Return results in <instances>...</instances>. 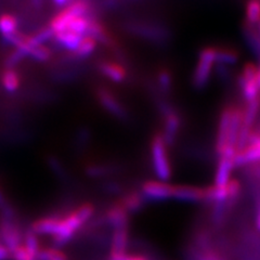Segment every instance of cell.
Wrapping results in <instances>:
<instances>
[{"instance_id":"1","label":"cell","mask_w":260,"mask_h":260,"mask_svg":"<svg viewBox=\"0 0 260 260\" xmlns=\"http://www.w3.org/2000/svg\"><path fill=\"white\" fill-rule=\"evenodd\" d=\"M151 162L155 176L160 181H167L172 177L173 169L170 164L168 144L161 134L153 138L151 143Z\"/></svg>"},{"instance_id":"2","label":"cell","mask_w":260,"mask_h":260,"mask_svg":"<svg viewBox=\"0 0 260 260\" xmlns=\"http://www.w3.org/2000/svg\"><path fill=\"white\" fill-rule=\"evenodd\" d=\"M216 63V47L207 46L199 53L197 65L192 76V85L195 89H204L209 83Z\"/></svg>"},{"instance_id":"3","label":"cell","mask_w":260,"mask_h":260,"mask_svg":"<svg viewBox=\"0 0 260 260\" xmlns=\"http://www.w3.org/2000/svg\"><path fill=\"white\" fill-rule=\"evenodd\" d=\"M241 93L246 102L258 99L260 87L258 83V68L253 63H246L239 77Z\"/></svg>"},{"instance_id":"4","label":"cell","mask_w":260,"mask_h":260,"mask_svg":"<svg viewBox=\"0 0 260 260\" xmlns=\"http://www.w3.org/2000/svg\"><path fill=\"white\" fill-rule=\"evenodd\" d=\"M24 231L25 230L22 229L19 219L0 217V240L10 253L23 244Z\"/></svg>"},{"instance_id":"5","label":"cell","mask_w":260,"mask_h":260,"mask_svg":"<svg viewBox=\"0 0 260 260\" xmlns=\"http://www.w3.org/2000/svg\"><path fill=\"white\" fill-rule=\"evenodd\" d=\"M234 108L233 105H226L219 116L216 137V152L218 156H221L226 149Z\"/></svg>"},{"instance_id":"6","label":"cell","mask_w":260,"mask_h":260,"mask_svg":"<svg viewBox=\"0 0 260 260\" xmlns=\"http://www.w3.org/2000/svg\"><path fill=\"white\" fill-rule=\"evenodd\" d=\"M257 161H260V134L253 132L245 148L235 154L234 166H245Z\"/></svg>"},{"instance_id":"7","label":"cell","mask_w":260,"mask_h":260,"mask_svg":"<svg viewBox=\"0 0 260 260\" xmlns=\"http://www.w3.org/2000/svg\"><path fill=\"white\" fill-rule=\"evenodd\" d=\"M69 210H61V211H54V213L49 214L47 216L40 217L32 221L28 229L34 232L36 235H48V237H52L54 232L58 229L60 224L61 219L63 216L68 213Z\"/></svg>"},{"instance_id":"8","label":"cell","mask_w":260,"mask_h":260,"mask_svg":"<svg viewBox=\"0 0 260 260\" xmlns=\"http://www.w3.org/2000/svg\"><path fill=\"white\" fill-rule=\"evenodd\" d=\"M140 192L145 201H164L173 198L174 185L166 181L149 180L142 184Z\"/></svg>"},{"instance_id":"9","label":"cell","mask_w":260,"mask_h":260,"mask_svg":"<svg viewBox=\"0 0 260 260\" xmlns=\"http://www.w3.org/2000/svg\"><path fill=\"white\" fill-rule=\"evenodd\" d=\"M161 113L162 116H164V133L161 134V136L165 139L166 143L170 145L174 143L179 133L181 120L178 114L166 103L161 104Z\"/></svg>"},{"instance_id":"10","label":"cell","mask_w":260,"mask_h":260,"mask_svg":"<svg viewBox=\"0 0 260 260\" xmlns=\"http://www.w3.org/2000/svg\"><path fill=\"white\" fill-rule=\"evenodd\" d=\"M96 99L105 111L113 114L115 117L124 119L127 117V111L118 98L114 95L112 91L105 88H99L96 90Z\"/></svg>"},{"instance_id":"11","label":"cell","mask_w":260,"mask_h":260,"mask_svg":"<svg viewBox=\"0 0 260 260\" xmlns=\"http://www.w3.org/2000/svg\"><path fill=\"white\" fill-rule=\"evenodd\" d=\"M129 213L120 204L119 201L113 204L104 211L103 219L107 225L112 226V229H116L120 226H129Z\"/></svg>"},{"instance_id":"12","label":"cell","mask_w":260,"mask_h":260,"mask_svg":"<svg viewBox=\"0 0 260 260\" xmlns=\"http://www.w3.org/2000/svg\"><path fill=\"white\" fill-rule=\"evenodd\" d=\"M129 244V226H120L113 229L109 242L110 254H127Z\"/></svg>"},{"instance_id":"13","label":"cell","mask_w":260,"mask_h":260,"mask_svg":"<svg viewBox=\"0 0 260 260\" xmlns=\"http://www.w3.org/2000/svg\"><path fill=\"white\" fill-rule=\"evenodd\" d=\"M173 198L182 202L206 201V188L194 185H174Z\"/></svg>"},{"instance_id":"14","label":"cell","mask_w":260,"mask_h":260,"mask_svg":"<svg viewBox=\"0 0 260 260\" xmlns=\"http://www.w3.org/2000/svg\"><path fill=\"white\" fill-rule=\"evenodd\" d=\"M234 157L221 156L219 157V161L215 174V185L225 186L231 180V174L234 169Z\"/></svg>"},{"instance_id":"15","label":"cell","mask_w":260,"mask_h":260,"mask_svg":"<svg viewBox=\"0 0 260 260\" xmlns=\"http://www.w3.org/2000/svg\"><path fill=\"white\" fill-rule=\"evenodd\" d=\"M99 71L104 77L109 78L114 83H121L127 77V72L125 68L116 62L104 61L99 64Z\"/></svg>"},{"instance_id":"16","label":"cell","mask_w":260,"mask_h":260,"mask_svg":"<svg viewBox=\"0 0 260 260\" xmlns=\"http://www.w3.org/2000/svg\"><path fill=\"white\" fill-rule=\"evenodd\" d=\"M242 32L249 50L260 62V34L257 30V27L245 22L242 27Z\"/></svg>"},{"instance_id":"17","label":"cell","mask_w":260,"mask_h":260,"mask_svg":"<svg viewBox=\"0 0 260 260\" xmlns=\"http://www.w3.org/2000/svg\"><path fill=\"white\" fill-rule=\"evenodd\" d=\"M19 31V20L15 15L10 13H4L0 15V35L7 42H9Z\"/></svg>"},{"instance_id":"18","label":"cell","mask_w":260,"mask_h":260,"mask_svg":"<svg viewBox=\"0 0 260 260\" xmlns=\"http://www.w3.org/2000/svg\"><path fill=\"white\" fill-rule=\"evenodd\" d=\"M83 37H84L83 35L77 34V32L70 29L59 31L53 35V38L55 39L56 43L64 49H67V50H70L72 52L75 51V49L77 48L78 44L80 43V40Z\"/></svg>"},{"instance_id":"19","label":"cell","mask_w":260,"mask_h":260,"mask_svg":"<svg viewBox=\"0 0 260 260\" xmlns=\"http://www.w3.org/2000/svg\"><path fill=\"white\" fill-rule=\"evenodd\" d=\"M146 201L144 200L143 195L140 191H133L128 192L125 195H123L121 200H119V203L124 206V208L128 211L129 214L137 213L139 211L143 206Z\"/></svg>"},{"instance_id":"20","label":"cell","mask_w":260,"mask_h":260,"mask_svg":"<svg viewBox=\"0 0 260 260\" xmlns=\"http://www.w3.org/2000/svg\"><path fill=\"white\" fill-rule=\"evenodd\" d=\"M0 81H2V86L4 87L6 91L14 92L20 88L21 76L16 70L12 68H8L2 72Z\"/></svg>"},{"instance_id":"21","label":"cell","mask_w":260,"mask_h":260,"mask_svg":"<svg viewBox=\"0 0 260 260\" xmlns=\"http://www.w3.org/2000/svg\"><path fill=\"white\" fill-rule=\"evenodd\" d=\"M240 55L237 50L229 47H216V63L221 67H230L239 62Z\"/></svg>"},{"instance_id":"22","label":"cell","mask_w":260,"mask_h":260,"mask_svg":"<svg viewBox=\"0 0 260 260\" xmlns=\"http://www.w3.org/2000/svg\"><path fill=\"white\" fill-rule=\"evenodd\" d=\"M96 45L98 42L95 39L90 36H84L75 49L74 54L78 56V58H87V56L91 55L94 52Z\"/></svg>"},{"instance_id":"23","label":"cell","mask_w":260,"mask_h":260,"mask_svg":"<svg viewBox=\"0 0 260 260\" xmlns=\"http://www.w3.org/2000/svg\"><path fill=\"white\" fill-rule=\"evenodd\" d=\"M23 245L26 247V249L29 253L37 258L40 249H42V245H40V241L38 239V235H36L34 232H31L29 229L24 231L23 235Z\"/></svg>"},{"instance_id":"24","label":"cell","mask_w":260,"mask_h":260,"mask_svg":"<svg viewBox=\"0 0 260 260\" xmlns=\"http://www.w3.org/2000/svg\"><path fill=\"white\" fill-rule=\"evenodd\" d=\"M246 23L257 26L260 22V0H248L245 9Z\"/></svg>"},{"instance_id":"25","label":"cell","mask_w":260,"mask_h":260,"mask_svg":"<svg viewBox=\"0 0 260 260\" xmlns=\"http://www.w3.org/2000/svg\"><path fill=\"white\" fill-rule=\"evenodd\" d=\"M38 260H70L69 256L61 250V248H56L53 246L43 247L40 249L37 256Z\"/></svg>"},{"instance_id":"26","label":"cell","mask_w":260,"mask_h":260,"mask_svg":"<svg viewBox=\"0 0 260 260\" xmlns=\"http://www.w3.org/2000/svg\"><path fill=\"white\" fill-rule=\"evenodd\" d=\"M29 56H31L32 59H35L36 61H47L50 59L51 56V51L45 44L38 45L36 47H34L31 49V51L28 54Z\"/></svg>"},{"instance_id":"27","label":"cell","mask_w":260,"mask_h":260,"mask_svg":"<svg viewBox=\"0 0 260 260\" xmlns=\"http://www.w3.org/2000/svg\"><path fill=\"white\" fill-rule=\"evenodd\" d=\"M157 84L161 91H169L173 87V77L168 71H160L157 75Z\"/></svg>"},{"instance_id":"28","label":"cell","mask_w":260,"mask_h":260,"mask_svg":"<svg viewBox=\"0 0 260 260\" xmlns=\"http://www.w3.org/2000/svg\"><path fill=\"white\" fill-rule=\"evenodd\" d=\"M11 259L12 260H38L35 256H32L29 253L23 244L11 251Z\"/></svg>"},{"instance_id":"29","label":"cell","mask_w":260,"mask_h":260,"mask_svg":"<svg viewBox=\"0 0 260 260\" xmlns=\"http://www.w3.org/2000/svg\"><path fill=\"white\" fill-rule=\"evenodd\" d=\"M52 2L56 5V6H68L69 3H71V0H52Z\"/></svg>"},{"instance_id":"30","label":"cell","mask_w":260,"mask_h":260,"mask_svg":"<svg viewBox=\"0 0 260 260\" xmlns=\"http://www.w3.org/2000/svg\"><path fill=\"white\" fill-rule=\"evenodd\" d=\"M256 225H257V229L260 231V203H259V206L257 209V215H256Z\"/></svg>"},{"instance_id":"31","label":"cell","mask_w":260,"mask_h":260,"mask_svg":"<svg viewBox=\"0 0 260 260\" xmlns=\"http://www.w3.org/2000/svg\"><path fill=\"white\" fill-rule=\"evenodd\" d=\"M258 83H259V87H260V64L258 67Z\"/></svg>"},{"instance_id":"32","label":"cell","mask_w":260,"mask_h":260,"mask_svg":"<svg viewBox=\"0 0 260 260\" xmlns=\"http://www.w3.org/2000/svg\"><path fill=\"white\" fill-rule=\"evenodd\" d=\"M256 27H257V30H258V32H259V34H260V22L258 23V25H257Z\"/></svg>"},{"instance_id":"33","label":"cell","mask_w":260,"mask_h":260,"mask_svg":"<svg viewBox=\"0 0 260 260\" xmlns=\"http://www.w3.org/2000/svg\"><path fill=\"white\" fill-rule=\"evenodd\" d=\"M2 199H4V198L2 197V193H0V200H2Z\"/></svg>"}]
</instances>
